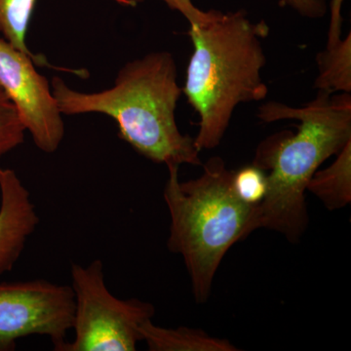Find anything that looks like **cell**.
Here are the masks:
<instances>
[{
    "instance_id": "obj_9",
    "label": "cell",
    "mask_w": 351,
    "mask_h": 351,
    "mask_svg": "<svg viewBox=\"0 0 351 351\" xmlns=\"http://www.w3.org/2000/svg\"><path fill=\"white\" fill-rule=\"evenodd\" d=\"M142 341L151 351H237L239 348L226 339L213 338L207 332L191 328L169 329L156 326L152 319L140 327Z\"/></svg>"
},
{
    "instance_id": "obj_4",
    "label": "cell",
    "mask_w": 351,
    "mask_h": 351,
    "mask_svg": "<svg viewBox=\"0 0 351 351\" xmlns=\"http://www.w3.org/2000/svg\"><path fill=\"white\" fill-rule=\"evenodd\" d=\"M167 167L163 193L171 218L167 247L184 258L195 301L203 304L226 254L258 230V206L240 199L233 189V171L221 157H211L202 175L186 182L180 181L179 166Z\"/></svg>"
},
{
    "instance_id": "obj_14",
    "label": "cell",
    "mask_w": 351,
    "mask_h": 351,
    "mask_svg": "<svg viewBox=\"0 0 351 351\" xmlns=\"http://www.w3.org/2000/svg\"><path fill=\"white\" fill-rule=\"evenodd\" d=\"M232 184L240 199L250 205L260 204L267 193V173L252 163L233 171Z\"/></svg>"
},
{
    "instance_id": "obj_17",
    "label": "cell",
    "mask_w": 351,
    "mask_h": 351,
    "mask_svg": "<svg viewBox=\"0 0 351 351\" xmlns=\"http://www.w3.org/2000/svg\"><path fill=\"white\" fill-rule=\"evenodd\" d=\"M345 0H331L330 3V23L328 29L326 46H332L341 39V27H343V4Z\"/></svg>"
},
{
    "instance_id": "obj_1",
    "label": "cell",
    "mask_w": 351,
    "mask_h": 351,
    "mask_svg": "<svg viewBox=\"0 0 351 351\" xmlns=\"http://www.w3.org/2000/svg\"><path fill=\"white\" fill-rule=\"evenodd\" d=\"M258 117L267 123L300 122L295 134L282 131L265 138L253 161L267 177V193L257 205L258 230H274L295 242L308 225L307 184L321 164L351 142V96L317 92L301 108L269 101L258 108Z\"/></svg>"
},
{
    "instance_id": "obj_15",
    "label": "cell",
    "mask_w": 351,
    "mask_h": 351,
    "mask_svg": "<svg viewBox=\"0 0 351 351\" xmlns=\"http://www.w3.org/2000/svg\"><path fill=\"white\" fill-rule=\"evenodd\" d=\"M120 5L135 7L145 0H113ZM164 2L171 10L177 11L184 16L189 25L202 22L207 17V11L201 10L193 4V0H160Z\"/></svg>"
},
{
    "instance_id": "obj_2",
    "label": "cell",
    "mask_w": 351,
    "mask_h": 351,
    "mask_svg": "<svg viewBox=\"0 0 351 351\" xmlns=\"http://www.w3.org/2000/svg\"><path fill=\"white\" fill-rule=\"evenodd\" d=\"M51 89L63 115L101 113L117 122L120 138L166 166L201 165L195 138L180 131L176 110L182 94L175 58L156 51L124 64L108 89L85 93L54 76Z\"/></svg>"
},
{
    "instance_id": "obj_16",
    "label": "cell",
    "mask_w": 351,
    "mask_h": 351,
    "mask_svg": "<svg viewBox=\"0 0 351 351\" xmlns=\"http://www.w3.org/2000/svg\"><path fill=\"white\" fill-rule=\"evenodd\" d=\"M280 3L308 19H320L327 13L325 0H280Z\"/></svg>"
},
{
    "instance_id": "obj_10",
    "label": "cell",
    "mask_w": 351,
    "mask_h": 351,
    "mask_svg": "<svg viewBox=\"0 0 351 351\" xmlns=\"http://www.w3.org/2000/svg\"><path fill=\"white\" fill-rule=\"evenodd\" d=\"M306 191H311L329 210L341 209L351 201V142L337 154L326 169L317 170Z\"/></svg>"
},
{
    "instance_id": "obj_5",
    "label": "cell",
    "mask_w": 351,
    "mask_h": 351,
    "mask_svg": "<svg viewBox=\"0 0 351 351\" xmlns=\"http://www.w3.org/2000/svg\"><path fill=\"white\" fill-rule=\"evenodd\" d=\"M71 290L75 297V339L62 351H134L142 341L140 327L154 318L156 309L138 299L121 300L108 289L104 263H73Z\"/></svg>"
},
{
    "instance_id": "obj_8",
    "label": "cell",
    "mask_w": 351,
    "mask_h": 351,
    "mask_svg": "<svg viewBox=\"0 0 351 351\" xmlns=\"http://www.w3.org/2000/svg\"><path fill=\"white\" fill-rule=\"evenodd\" d=\"M38 223L29 189L15 171L0 167V276L13 269Z\"/></svg>"
},
{
    "instance_id": "obj_7",
    "label": "cell",
    "mask_w": 351,
    "mask_h": 351,
    "mask_svg": "<svg viewBox=\"0 0 351 351\" xmlns=\"http://www.w3.org/2000/svg\"><path fill=\"white\" fill-rule=\"evenodd\" d=\"M34 59L0 38V89L17 110L25 131L45 154L57 152L64 137L63 114L47 78Z\"/></svg>"
},
{
    "instance_id": "obj_6",
    "label": "cell",
    "mask_w": 351,
    "mask_h": 351,
    "mask_svg": "<svg viewBox=\"0 0 351 351\" xmlns=\"http://www.w3.org/2000/svg\"><path fill=\"white\" fill-rule=\"evenodd\" d=\"M71 286L44 280L0 283V351H12L25 337H47L62 351L73 329Z\"/></svg>"
},
{
    "instance_id": "obj_11",
    "label": "cell",
    "mask_w": 351,
    "mask_h": 351,
    "mask_svg": "<svg viewBox=\"0 0 351 351\" xmlns=\"http://www.w3.org/2000/svg\"><path fill=\"white\" fill-rule=\"evenodd\" d=\"M318 75L314 82L317 92L329 94L351 92V34L335 45L326 46L316 56Z\"/></svg>"
},
{
    "instance_id": "obj_12",
    "label": "cell",
    "mask_w": 351,
    "mask_h": 351,
    "mask_svg": "<svg viewBox=\"0 0 351 351\" xmlns=\"http://www.w3.org/2000/svg\"><path fill=\"white\" fill-rule=\"evenodd\" d=\"M36 0H0V32L4 39L21 52L43 64L27 47V34Z\"/></svg>"
},
{
    "instance_id": "obj_3",
    "label": "cell",
    "mask_w": 351,
    "mask_h": 351,
    "mask_svg": "<svg viewBox=\"0 0 351 351\" xmlns=\"http://www.w3.org/2000/svg\"><path fill=\"white\" fill-rule=\"evenodd\" d=\"M188 34L193 53L182 89L199 117L195 143L201 152L221 145L239 105L267 98L262 71L269 27L244 10H209L202 22L189 25Z\"/></svg>"
},
{
    "instance_id": "obj_13",
    "label": "cell",
    "mask_w": 351,
    "mask_h": 351,
    "mask_svg": "<svg viewBox=\"0 0 351 351\" xmlns=\"http://www.w3.org/2000/svg\"><path fill=\"white\" fill-rule=\"evenodd\" d=\"M25 132L17 110L0 89V158L24 143Z\"/></svg>"
}]
</instances>
